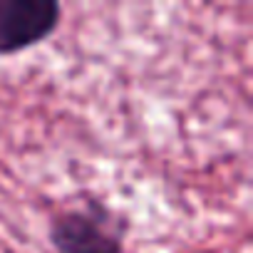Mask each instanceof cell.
I'll return each instance as SVG.
<instances>
[{
  "label": "cell",
  "mask_w": 253,
  "mask_h": 253,
  "mask_svg": "<svg viewBox=\"0 0 253 253\" xmlns=\"http://www.w3.org/2000/svg\"><path fill=\"white\" fill-rule=\"evenodd\" d=\"M60 23V0H0V57H15L42 45Z\"/></svg>",
  "instance_id": "cell-2"
},
{
  "label": "cell",
  "mask_w": 253,
  "mask_h": 253,
  "mask_svg": "<svg viewBox=\"0 0 253 253\" xmlns=\"http://www.w3.org/2000/svg\"><path fill=\"white\" fill-rule=\"evenodd\" d=\"M47 241L55 253H122L124 236L99 204L67 209L50 218Z\"/></svg>",
  "instance_id": "cell-1"
}]
</instances>
